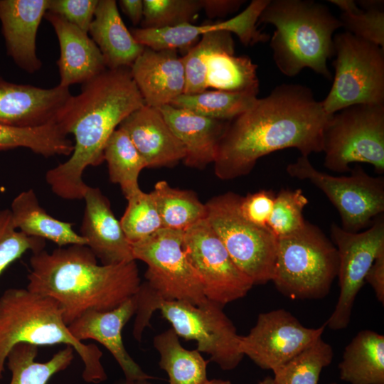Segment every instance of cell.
<instances>
[{
	"label": "cell",
	"mask_w": 384,
	"mask_h": 384,
	"mask_svg": "<svg viewBox=\"0 0 384 384\" xmlns=\"http://www.w3.org/2000/svg\"><path fill=\"white\" fill-rule=\"evenodd\" d=\"M327 114L312 90L303 85L282 83L230 121L219 142L215 174L231 180L250 173L265 155L287 148L301 156L322 151Z\"/></svg>",
	"instance_id": "1"
},
{
	"label": "cell",
	"mask_w": 384,
	"mask_h": 384,
	"mask_svg": "<svg viewBox=\"0 0 384 384\" xmlns=\"http://www.w3.org/2000/svg\"><path fill=\"white\" fill-rule=\"evenodd\" d=\"M144 105L129 68H107L83 83L58 122L65 134L73 135L74 142L70 157L46 174L52 191L63 199H83L89 187L83 181L85 170L104 161L112 132Z\"/></svg>",
	"instance_id": "2"
},
{
	"label": "cell",
	"mask_w": 384,
	"mask_h": 384,
	"mask_svg": "<svg viewBox=\"0 0 384 384\" xmlns=\"http://www.w3.org/2000/svg\"><path fill=\"white\" fill-rule=\"evenodd\" d=\"M27 289L56 300L68 326L90 310H112L134 296L141 284L136 261L99 265L87 245L32 253Z\"/></svg>",
	"instance_id": "3"
},
{
	"label": "cell",
	"mask_w": 384,
	"mask_h": 384,
	"mask_svg": "<svg viewBox=\"0 0 384 384\" xmlns=\"http://www.w3.org/2000/svg\"><path fill=\"white\" fill-rule=\"evenodd\" d=\"M260 23L275 27L270 46L282 74L292 78L308 68L331 78L327 60L334 54V33L342 24L328 6L313 0H270Z\"/></svg>",
	"instance_id": "4"
},
{
	"label": "cell",
	"mask_w": 384,
	"mask_h": 384,
	"mask_svg": "<svg viewBox=\"0 0 384 384\" xmlns=\"http://www.w3.org/2000/svg\"><path fill=\"white\" fill-rule=\"evenodd\" d=\"M20 343L70 346L84 364L82 377L86 383L97 384L107 379L102 352L73 336L56 300L27 288H9L0 297V380L9 352Z\"/></svg>",
	"instance_id": "5"
},
{
	"label": "cell",
	"mask_w": 384,
	"mask_h": 384,
	"mask_svg": "<svg viewBox=\"0 0 384 384\" xmlns=\"http://www.w3.org/2000/svg\"><path fill=\"white\" fill-rule=\"evenodd\" d=\"M137 308L133 336L141 338L150 326L154 312L159 310L178 337L195 341L196 350L210 356L223 370L235 369L244 356L240 350V336L222 305L207 299L200 305L178 300H164L144 282L137 292Z\"/></svg>",
	"instance_id": "6"
},
{
	"label": "cell",
	"mask_w": 384,
	"mask_h": 384,
	"mask_svg": "<svg viewBox=\"0 0 384 384\" xmlns=\"http://www.w3.org/2000/svg\"><path fill=\"white\" fill-rule=\"evenodd\" d=\"M338 256L331 240L306 221L298 233L277 239L272 282L292 299H321L337 277Z\"/></svg>",
	"instance_id": "7"
},
{
	"label": "cell",
	"mask_w": 384,
	"mask_h": 384,
	"mask_svg": "<svg viewBox=\"0 0 384 384\" xmlns=\"http://www.w3.org/2000/svg\"><path fill=\"white\" fill-rule=\"evenodd\" d=\"M335 75L321 102L333 114L360 104H384V49L348 31L334 36Z\"/></svg>",
	"instance_id": "8"
},
{
	"label": "cell",
	"mask_w": 384,
	"mask_h": 384,
	"mask_svg": "<svg viewBox=\"0 0 384 384\" xmlns=\"http://www.w3.org/2000/svg\"><path fill=\"white\" fill-rule=\"evenodd\" d=\"M324 165L350 172L351 164L366 163L384 173V104L355 105L333 114L323 133Z\"/></svg>",
	"instance_id": "9"
},
{
	"label": "cell",
	"mask_w": 384,
	"mask_h": 384,
	"mask_svg": "<svg viewBox=\"0 0 384 384\" xmlns=\"http://www.w3.org/2000/svg\"><path fill=\"white\" fill-rule=\"evenodd\" d=\"M240 198L231 191L212 198L206 203V219L237 267L254 285L265 284L272 280L277 239L242 216Z\"/></svg>",
	"instance_id": "10"
},
{
	"label": "cell",
	"mask_w": 384,
	"mask_h": 384,
	"mask_svg": "<svg viewBox=\"0 0 384 384\" xmlns=\"http://www.w3.org/2000/svg\"><path fill=\"white\" fill-rule=\"evenodd\" d=\"M287 174L308 180L319 188L337 209L341 228L356 233L368 228L384 212V178L370 176L356 164L348 176H333L316 169L309 156H300L287 165Z\"/></svg>",
	"instance_id": "11"
},
{
	"label": "cell",
	"mask_w": 384,
	"mask_h": 384,
	"mask_svg": "<svg viewBox=\"0 0 384 384\" xmlns=\"http://www.w3.org/2000/svg\"><path fill=\"white\" fill-rule=\"evenodd\" d=\"M183 238V231L161 228L132 243L133 257L147 265L145 283L159 298L200 305L207 299L186 257Z\"/></svg>",
	"instance_id": "12"
},
{
	"label": "cell",
	"mask_w": 384,
	"mask_h": 384,
	"mask_svg": "<svg viewBox=\"0 0 384 384\" xmlns=\"http://www.w3.org/2000/svg\"><path fill=\"white\" fill-rule=\"evenodd\" d=\"M183 248L207 299L224 306L244 297L254 286L206 218L183 231Z\"/></svg>",
	"instance_id": "13"
},
{
	"label": "cell",
	"mask_w": 384,
	"mask_h": 384,
	"mask_svg": "<svg viewBox=\"0 0 384 384\" xmlns=\"http://www.w3.org/2000/svg\"><path fill=\"white\" fill-rule=\"evenodd\" d=\"M331 241L338 256L337 277L340 292L335 309L326 321L331 330L346 329L351 320L356 297L378 255L384 250V217L378 216L364 231L343 230L337 224L331 226Z\"/></svg>",
	"instance_id": "14"
},
{
	"label": "cell",
	"mask_w": 384,
	"mask_h": 384,
	"mask_svg": "<svg viewBox=\"0 0 384 384\" xmlns=\"http://www.w3.org/2000/svg\"><path fill=\"white\" fill-rule=\"evenodd\" d=\"M326 326L306 328L282 309L260 313L250 332L240 336V350L260 368L274 370L321 337Z\"/></svg>",
	"instance_id": "15"
},
{
	"label": "cell",
	"mask_w": 384,
	"mask_h": 384,
	"mask_svg": "<svg viewBox=\"0 0 384 384\" xmlns=\"http://www.w3.org/2000/svg\"><path fill=\"white\" fill-rule=\"evenodd\" d=\"M73 95L59 85L43 88L0 76V124L33 128L58 124Z\"/></svg>",
	"instance_id": "16"
},
{
	"label": "cell",
	"mask_w": 384,
	"mask_h": 384,
	"mask_svg": "<svg viewBox=\"0 0 384 384\" xmlns=\"http://www.w3.org/2000/svg\"><path fill=\"white\" fill-rule=\"evenodd\" d=\"M270 0H253L237 16L223 21L196 26L185 23L165 28H135L131 33L142 45L154 50L183 48L197 38L212 31H227L235 33L245 46L270 40L269 34L257 28L260 14Z\"/></svg>",
	"instance_id": "17"
},
{
	"label": "cell",
	"mask_w": 384,
	"mask_h": 384,
	"mask_svg": "<svg viewBox=\"0 0 384 384\" xmlns=\"http://www.w3.org/2000/svg\"><path fill=\"white\" fill-rule=\"evenodd\" d=\"M137 308L135 294L112 310L86 311L70 324L68 329L80 341L93 339L103 345L121 368L124 378L151 380L153 376L146 373L128 353L122 336L124 326L135 314Z\"/></svg>",
	"instance_id": "18"
},
{
	"label": "cell",
	"mask_w": 384,
	"mask_h": 384,
	"mask_svg": "<svg viewBox=\"0 0 384 384\" xmlns=\"http://www.w3.org/2000/svg\"><path fill=\"white\" fill-rule=\"evenodd\" d=\"M80 235L102 265H117L134 261L132 244L120 221L115 217L108 198L99 188L89 186ZM136 261V260H135Z\"/></svg>",
	"instance_id": "19"
},
{
	"label": "cell",
	"mask_w": 384,
	"mask_h": 384,
	"mask_svg": "<svg viewBox=\"0 0 384 384\" xmlns=\"http://www.w3.org/2000/svg\"><path fill=\"white\" fill-rule=\"evenodd\" d=\"M49 0H0V22L6 52L15 64L28 73L42 67L36 53L39 25Z\"/></svg>",
	"instance_id": "20"
},
{
	"label": "cell",
	"mask_w": 384,
	"mask_h": 384,
	"mask_svg": "<svg viewBox=\"0 0 384 384\" xmlns=\"http://www.w3.org/2000/svg\"><path fill=\"white\" fill-rule=\"evenodd\" d=\"M129 69L147 106L159 108L170 105L184 93V67L176 50L145 47Z\"/></svg>",
	"instance_id": "21"
},
{
	"label": "cell",
	"mask_w": 384,
	"mask_h": 384,
	"mask_svg": "<svg viewBox=\"0 0 384 384\" xmlns=\"http://www.w3.org/2000/svg\"><path fill=\"white\" fill-rule=\"evenodd\" d=\"M118 127L129 137L147 168L173 167L186 156L183 144L158 108L144 105Z\"/></svg>",
	"instance_id": "22"
},
{
	"label": "cell",
	"mask_w": 384,
	"mask_h": 384,
	"mask_svg": "<svg viewBox=\"0 0 384 384\" xmlns=\"http://www.w3.org/2000/svg\"><path fill=\"white\" fill-rule=\"evenodd\" d=\"M44 18L53 28L59 43V85H82L107 69L100 49L88 33L56 14L47 11Z\"/></svg>",
	"instance_id": "23"
},
{
	"label": "cell",
	"mask_w": 384,
	"mask_h": 384,
	"mask_svg": "<svg viewBox=\"0 0 384 384\" xmlns=\"http://www.w3.org/2000/svg\"><path fill=\"white\" fill-rule=\"evenodd\" d=\"M183 144L185 164L203 169L213 163L219 142L229 122L206 117L188 110L166 105L158 108Z\"/></svg>",
	"instance_id": "24"
},
{
	"label": "cell",
	"mask_w": 384,
	"mask_h": 384,
	"mask_svg": "<svg viewBox=\"0 0 384 384\" xmlns=\"http://www.w3.org/2000/svg\"><path fill=\"white\" fill-rule=\"evenodd\" d=\"M88 33L107 69L130 68L145 48L126 27L114 0H98Z\"/></svg>",
	"instance_id": "25"
},
{
	"label": "cell",
	"mask_w": 384,
	"mask_h": 384,
	"mask_svg": "<svg viewBox=\"0 0 384 384\" xmlns=\"http://www.w3.org/2000/svg\"><path fill=\"white\" fill-rule=\"evenodd\" d=\"M9 210L14 227L28 236L50 240L58 247L86 245V240L75 231L72 223L53 218L41 206L32 188L18 193Z\"/></svg>",
	"instance_id": "26"
},
{
	"label": "cell",
	"mask_w": 384,
	"mask_h": 384,
	"mask_svg": "<svg viewBox=\"0 0 384 384\" xmlns=\"http://www.w3.org/2000/svg\"><path fill=\"white\" fill-rule=\"evenodd\" d=\"M338 368L340 378L349 384H384V336L358 332L346 346Z\"/></svg>",
	"instance_id": "27"
},
{
	"label": "cell",
	"mask_w": 384,
	"mask_h": 384,
	"mask_svg": "<svg viewBox=\"0 0 384 384\" xmlns=\"http://www.w3.org/2000/svg\"><path fill=\"white\" fill-rule=\"evenodd\" d=\"M153 345L160 355L159 367L169 377V384H204L207 378V363L196 350L182 346L172 328L157 335Z\"/></svg>",
	"instance_id": "28"
},
{
	"label": "cell",
	"mask_w": 384,
	"mask_h": 384,
	"mask_svg": "<svg viewBox=\"0 0 384 384\" xmlns=\"http://www.w3.org/2000/svg\"><path fill=\"white\" fill-rule=\"evenodd\" d=\"M74 349L68 346L58 351L46 362L36 361L38 346L20 343L6 356V366L11 373L9 384H47L56 373L65 370L74 358Z\"/></svg>",
	"instance_id": "29"
},
{
	"label": "cell",
	"mask_w": 384,
	"mask_h": 384,
	"mask_svg": "<svg viewBox=\"0 0 384 384\" xmlns=\"http://www.w3.org/2000/svg\"><path fill=\"white\" fill-rule=\"evenodd\" d=\"M257 65L245 55L235 53L216 52L207 61V88L231 92L257 95L259 80Z\"/></svg>",
	"instance_id": "30"
},
{
	"label": "cell",
	"mask_w": 384,
	"mask_h": 384,
	"mask_svg": "<svg viewBox=\"0 0 384 384\" xmlns=\"http://www.w3.org/2000/svg\"><path fill=\"white\" fill-rule=\"evenodd\" d=\"M154 197L163 228L185 231L206 218L207 209L196 194L158 181L151 191Z\"/></svg>",
	"instance_id": "31"
},
{
	"label": "cell",
	"mask_w": 384,
	"mask_h": 384,
	"mask_svg": "<svg viewBox=\"0 0 384 384\" xmlns=\"http://www.w3.org/2000/svg\"><path fill=\"white\" fill-rule=\"evenodd\" d=\"M111 182L119 185L126 198L140 190L138 179L146 164L127 134L116 129L108 139L103 151Z\"/></svg>",
	"instance_id": "32"
},
{
	"label": "cell",
	"mask_w": 384,
	"mask_h": 384,
	"mask_svg": "<svg viewBox=\"0 0 384 384\" xmlns=\"http://www.w3.org/2000/svg\"><path fill=\"white\" fill-rule=\"evenodd\" d=\"M27 148L44 157L70 156L73 142L58 124L22 128L0 124V151Z\"/></svg>",
	"instance_id": "33"
},
{
	"label": "cell",
	"mask_w": 384,
	"mask_h": 384,
	"mask_svg": "<svg viewBox=\"0 0 384 384\" xmlns=\"http://www.w3.org/2000/svg\"><path fill=\"white\" fill-rule=\"evenodd\" d=\"M257 99L251 94L206 90L182 94L170 105L206 117L230 122L250 109Z\"/></svg>",
	"instance_id": "34"
},
{
	"label": "cell",
	"mask_w": 384,
	"mask_h": 384,
	"mask_svg": "<svg viewBox=\"0 0 384 384\" xmlns=\"http://www.w3.org/2000/svg\"><path fill=\"white\" fill-rule=\"evenodd\" d=\"M235 53L232 33L227 31L207 33L181 57L186 85L183 94H196L207 90V61L216 52Z\"/></svg>",
	"instance_id": "35"
},
{
	"label": "cell",
	"mask_w": 384,
	"mask_h": 384,
	"mask_svg": "<svg viewBox=\"0 0 384 384\" xmlns=\"http://www.w3.org/2000/svg\"><path fill=\"white\" fill-rule=\"evenodd\" d=\"M334 352L321 336L284 364L275 368L276 384H318L324 368L331 364Z\"/></svg>",
	"instance_id": "36"
},
{
	"label": "cell",
	"mask_w": 384,
	"mask_h": 384,
	"mask_svg": "<svg viewBox=\"0 0 384 384\" xmlns=\"http://www.w3.org/2000/svg\"><path fill=\"white\" fill-rule=\"evenodd\" d=\"M126 199L127 206L119 221L131 244L142 240L163 228L151 192L145 193L140 189Z\"/></svg>",
	"instance_id": "37"
},
{
	"label": "cell",
	"mask_w": 384,
	"mask_h": 384,
	"mask_svg": "<svg viewBox=\"0 0 384 384\" xmlns=\"http://www.w3.org/2000/svg\"><path fill=\"white\" fill-rule=\"evenodd\" d=\"M309 201L301 189L280 190L276 195L268 229L277 238H282L300 231L306 220L303 210Z\"/></svg>",
	"instance_id": "38"
},
{
	"label": "cell",
	"mask_w": 384,
	"mask_h": 384,
	"mask_svg": "<svg viewBox=\"0 0 384 384\" xmlns=\"http://www.w3.org/2000/svg\"><path fill=\"white\" fill-rule=\"evenodd\" d=\"M142 27L165 28L192 23L202 9L201 0H144Z\"/></svg>",
	"instance_id": "39"
},
{
	"label": "cell",
	"mask_w": 384,
	"mask_h": 384,
	"mask_svg": "<svg viewBox=\"0 0 384 384\" xmlns=\"http://www.w3.org/2000/svg\"><path fill=\"white\" fill-rule=\"evenodd\" d=\"M364 10L342 12L338 19L346 31L384 49L383 1H358Z\"/></svg>",
	"instance_id": "40"
},
{
	"label": "cell",
	"mask_w": 384,
	"mask_h": 384,
	"mask_svg": "<svg viewBox=\"0 0 384 384\" xmlns=\"http://www.w3.org/2000/svg\"><path fill=\"white\" fill-rule=\"evenodd\" d=\"M45 246V240L28 236L14 227L9 209L0 210V275L28 251L38 252Z\"/></svg>",
	"instance_id": "41"
},
{
	"label": "cell",
	"mask_w": 384,
	"mask_h": 384,
	"mask_svg": "<svg viewBox=\"0 0 384 384\" xmlns=\"http://www.w3.org/2000/svg\"><path fill=\"white\" fill-rule=\"evenodd\" d=\"M276 193L271 190H260L240 196L239 210L242 216L251 224L268 229Z\"/></svg>",
	"instance_id": "42"
},
{
	"label": "cell",
	"mask_w": 384,
	"mask_h": 384,
	"mask_svg": "<svg viewBox=\"0 0 384 384\" xmlns=\"http://www.w3.org/2000/svg\"><path fill=\"white\" fill-rule=\"evenodd\" d=\"M97 3L98 0H49L48 11L88 33Z\"/></svg>",
	"instance_id": "43"
},
{
	"label": "cell",
	"mask_w": 384,
	"mask_h": 384,
	"mask_svg": "<svg viewBox=\"0 0 384 384\" xmlns=\"http://www.w3.org/2000/svg\"><path fill=\"white\" fill-rule=\"evenodd\" d=\"M365 281L373 288L377 299L384 303V250L381 251L370 266Z\"/></svg>",
	"instance_id": "44"
},
{
	"label": "cell",
	"mask_w": 384,
	"mask_h": 384,
	"mask_svg": "<svg viewBox=\"0 0 384 384\" xmlns=\"http://www.w3.org/2000/svg\"><path fill=\"white\" fill-rule=\"evenodd\" d=\"M245 1L201 0V7L209 18L223 17L237 11Z\"/></svg>",
	"instance_id": "45"
},
{
	"label": "cell",
	"mask_w": 384,
	"mask_h": 384,
	"mask_svg": "<svg viewBox=\"0 0 384 384\" xmlns=\"http://www.w3.org/2000/svg\"><path fill=\"white\" fill-rule=\"evenodd\" d=\"M119 4L134 25L142 21L144 14L142 0H120Z\"/></svg>",
	"instance_id": "46"
},
{
	"label": "cell",
	"mask_w": 384,
	"mask_h": 384,
	"mask_svg": "<svg viewBox=\"0 0 384 384\" xmlns=\"http://www.w3.org/2000/svg\"><path fill=\"white\" fill-rule=\"evenodd\" d=\"M329 1L337 6L343 12L357 13L362 10L358 9L356 2L352 0H330Z\"/></svg>",
	"instance_id": "47"
},
{
	"label": "cell",
	"mask_w": 384,
	"mask_h": 384,
	"mask_svg": "<svg viewBox=\"0 0 384 384\" xmlns=\"http://www.w3.org/2000/svg\"><path fill=\"white\" fill-rule=\"evenodd\" d=\"M113 384H153L149 380H128L126 378L119 380L114 382Z\"/></svg>",
	"instance_id": "48"
},
{
	"label": "cell",
	"mask_w": 384,
	"mask_h": 384,
	"mask_svg": "<svg viewBox=\"0 0 384 384\" xmlns=\"http://www.w3.org/2000/svg\"><path fill=\"white\" fill-rule=\"evenodd\" d=\"M204 384H231V382L228 380L212 379V380H208Z\"/></svg>",
	"instance_id": "49"
},
{
	"label": "cell",
	"mask_w": 384,
	"mask_h": 384,
	"mask_svg": "<svg viewBox=\"0 0 384 384\" xmlns=\"http://www.w3.org/2000/svg\"><path fill=\"white\" fill-rule=\"evenodd\" d=\"M257 384H276L272 378L268 376L258 382Z\"/></svg>",
	"instance_id": "50"
},
{
	"label": "cell",
	"mask_w": 384,
	"mask_h": 384,
	"mask_svg": "<svg viewBox=\"0 0 384 384\" xmlns=\"http://www.w3.org/2000/svg\"><path fill=\"white\" fill-rule=\"evenodd\" d=\"M329 384H338V383H336V382H332V383H329Z\"/></svg>",
	"instance_id": "51"
}]
</instances>
